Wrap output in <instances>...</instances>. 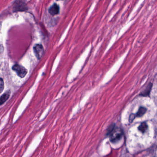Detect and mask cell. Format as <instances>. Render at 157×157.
Returning a JSON list of instances; mask_svg holds the SVG:
<instances>
[{
	"mask_svg": "<svg viewBox=\"0 0 157 157\" xmlns=\"http://www.w3.org/2000/svg\"><path fill=\"white\" fill-rule=\"evenodd\" d=\"M147 129V125L146 123H142L138 127V129L142 133H144L145 132Z\"/></svg>",
	"mask_w": 157,
	"mask_h": 157,
	"instance_id": "cell-8",
	"label": "cell"
},
{
	"mask_svg": "<svg viewBox=\"0 0 157 157\" xmlns=\"http://www.w3.org/2000/svg\"><path fill=\"white\" fill-rule=\"evenodd\" d=\"M110 140L112 142H116L121 139L123 135V132L119 128H116L114 126H112L108 132Z\"/></svg>",
	"mask_w": 157,
	"mask_h": 157,
	"instance_id": "cell-1",
	"label": "cell"
},
{
	"mask_svg": "<svg viewBox=\"0 0 157 157\" xmlns=\"http://www.w3.org/2000/svg\"><path fill=\"white\" fill-rule=\"evenodd\" d=\"M9 96H10V92H7L4 93V94L0 97V105L4 104L8 99Z\"/></svg>",
	"mask_w": 157,
	"mask_h": 157,
	"instance_id": "cell-6",
	"label": "cell"
},
{
	"mask_svg": "<svg viewBox=\"0 0 157 157\" xmlns=\"http://www.w3.org/2000/svg\"><path fill=\"white\" fill-rule=\"evenodd\" d=\"M136 117V115L135 114H132L130 115L129 118V121L131 123V122H133L134 119Z\"/></svg>",
	"mask_w": 157,
	"mask_h": 157,
	"instance_id": "cell-11",
	"label": "cell"
},
{
	"mask_svg": "<svg viewBox=\"0 0 157 157\" xmlns=\"http://www.w3.org/2000/svg\"><path fill=\"white\" fill-rule=\"evenodd\" d=\"M49 13L53 16L58 15L59 13L60 8L59 5L56 3L53 4L48 9Z\"/></svg>",
	"mask_w": 157,
	"mask_h": 157,
	"instance_id": "cell-5",
	"label": "cell"
},
{
	"mask_svg": "<svg viewBox=\"0 0 157 157\" xmlns=\"http://www.w3.org/2000/svg\"><path fill=\"white\" fill-rule=\"evenodd\" d=\"M34 52L36 58L38 59H41L44 53L43 46L41 44H36L34 47Z\"/></svg>",
	"mask_w": 157,
	"mask_h": 157,
	"instance_id": "cell-4",
	"label": "cell"
},
{
	"mask_svg": "<svg viewBox=\"0 0 157 157\" xmlns=\"http://www.w3.org/2000/svg\"><path fill=\"white\" fill-rule=\"evenodd\" d=\"M4 81L2 78H0V93H1L4 89Z\"/></svg>",
	"mask_w": 157,
	"mask_h": 157,
	"instance_id": "cell-10",
	"label": "cell"
},
{
	"mask_svg": "<svg viewBox=\"0 0 157 157\" xmlns=\"http://www.w3.org/2000/svg\"><path fill=\"white\" fill-rule=\"evenodd\" d=\"M152 88V84H149L148 85L146 89L145 90H144L143 91V92H142V94H141V95H142V96H147V95H149V93H150V91H151V89Z\"/></svg>",
	"mask_w": 157,
	"mask_h": 157,
	"instance_id": "cell-9",
	"label": "cell"
},
{
	"mask_svg": "<svg viewBox=\"0 0 157 157\" xmlns=\"http://www.w3.org/2000/svg\"><path fill=\"white\" fill-rule=\"evenodd\" d=\"M0 27H1V24H0Z\"/></svg>",
	"mask_w": 157,
	"mask_h": 157,
	"instance_id": "cell-12",
	"label": "cell"
},
{
	"mask_svg": "<svg viewBox=\"0 0 157 157\" xmlns=\"http://www.w3.org/2000/svg\"><path fill=\"white\" fill-rule=\"evenodd\" d=\"M12 69L13 71L16 72L17 75L21 78L24 77L27 74V71H28L26 68L19 65H13Z\"/></svg>",
	"mask_w": 157,
	"mask_h": 157,
	"instance_id": "cell-3",
	"label": "cell"
},
{
	"mask_svg": "<svg viewBox=\"0 0 157 157\" xmlns=\"http://www.w3.org/2000/svg\"><path fill=\"white\" fill-rule=\"evenodd\" d=\"M146 108L144 107H140L136 115V116H137V117H140L143 116V115L145 113V112H146Z\"/></svg>",
	"mask_w": 157,
	"mask_h": 157,
	"instance_id": "cell-7",
	"label": "cell"
},
{
	"mask_svg": "<svg viewBox=\"0 0 157 157\" xmlns=\"http://www.w3.org/2000/svg\"><path fill=\"white\" fill-rule=\"evenodd\" d=\"M28 9L27 5L22 0H17L13 4V10L14 12L25 11Z\"/></svg>",
	"mask_w": 157,
	"mask_h": 157,
	"instance_id": "cell-2",
	"label": "cell"
}]
</instances>
